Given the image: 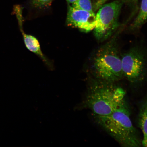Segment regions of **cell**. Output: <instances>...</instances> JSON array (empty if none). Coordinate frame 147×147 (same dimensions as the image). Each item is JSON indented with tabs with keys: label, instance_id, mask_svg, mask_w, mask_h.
I'll return each mask as SVG.
<instances>
[{
	"label": "cell",
	"instance_id": "obj_8",
	"mask_svg": "<svg viewBox=\"0 0 147 147\" xmlns=\"http://www.w3.org/2000/svg\"><path fill=\"white\" fill-rule=\"evenodd\" d=\"M138 121L143 135L142 145L147 147V97L140 107Z\"/></svg>",
	"mask_w": 147,
	"mask_h": 147
},
{
	"label": "cell",
	"instance_id": "obj_9",
	"mask_svg": "<svg viewBox=\"0 0 147 147\" xmlns=\"http://www.w3.org/2000/svg\"><path fill=\"white\" fill-rule=\"evenodd\" d=\"M147 21V0H142L140 10L131 25V30H138Z\"/></svg>",
	"mask_w": 147,
	"mask_h": 147
},
{
	"label": "cell",
	"instance_id": "obj_5",
	"mask_svg": "<svg viewBox=\"0 0 147 147\" xmlns=\"http://www.w3.org/2000/svg\"><path fill=\"white\" fill-rule=\"evenodd\" d=\"M124 77L129 81L136 83L147 75V55L142 47L135 46L121 55Z\"/></svg>",
	"mask_w": 147,
	"mask_h": 147
},
{
	"label": "cell",
	"instance_id": "obj_12",
	"mask_svg": "<svg viewBox=\"0 0 147 147\" xmlns=\"http://www.w3.org/2000/svg\"><path fill=\"white\" fill-rule=\"evenodd\" d=\"M66 1H67L68 3H72L74 2L75 1H77V0H66Z\"/></svg>",
	"mask_w": 147,
	"mask_h": 147
},
{
	"label": "cell",
	"instance_id": "obj_2",
	"mask_svg": "<svg viewBox=\"0 0 147 147\" xmlns=\"http://www.w3.org/2000/svg\"><path fill=\"white\" fill-rule=\"evenodd\" d=\"M94 117L97 123L121 146L139 147L142 146V141L132 124L126 101L109 115Z\"/></svg>",
	"mask_w": 147,
	"mask_h": 147
},
{
	"label": "cell",
	"instance_id": "obj_4",
	"mask_svg": "<svg viewBox=\"0 0 147 147\" xmlns=\"http://www.w3.org/2000/svg\"><path fill=\"white\" fill-rule=\"evenodd\" d=\"M123 3V0H116L103 5L96 15L94 34L102 42L111 37L119 26V18Z\"/></svg>",
	"mask_w": 147,
	"mask_h": 147
},
{
	"label": "cell",
	"instance_id": "obj_13",
	"mask_svg": "<svg viewBox=\"0 0 147 147\" xmlns=\"http://www.w3.org/2000/svg\"><path fill=\"white\" fill-rule=\"evenodd\" d=\"M130 1H132L136 2L137 1H138V0H130Z\"/></svg>",
	"mask_w": 147,
	"mask_h": 147
},
{
	"label": "cell",
	"instance_id": "obj_3",
	"mask_svg": "<svg viewBox=\"0 0 147 147\" xmlns=\"http://www.w3.org/2000/svg\"><path fill=\"white\" fill-rule=\"evenodd\" d=\"M116 35L97 49L94 56L92 70L94 78L115 83L124 78L121 55Z\"/></svg>",
	"mask_w": 147,
	"mask_h": 147
},
{
	"label": "cell",
	"instance_id": "obj_11",
	"mask_svg": "<svg viewBox=\"0 0 147 147\" xmlns=\"http://www.w3.org/2000/svg\"><path fill=\"white\" fill-rule=\"evenodd\" d=\"M53 0H31L30 4L34 8L42 9L50 6Z\"/></svg>",
	"mask_w": 147,
	"mask_h": 147
},
{
	"label": "cell",
	"instance_id": "obj_6",
	"mask_svg": "<svg viewBox=\"0 0 147 147\" xmlns=\"http://www.w3.org/2000/svg\"><path fill=\"white\" fill-rule=\"evenodd\" d=\"M66 22L68 26L88 32L95 28L96 14L94 12L75 8L69 5Z\"/></svg>",
	"mask_w": 147,
	"mask_h": 147
},
{
	"label": "cell",
	"instance_id": "obj_7",
	"mask_svg": "<svg viewBox=\"0 0 147 147\" xmlns=\"http://www.w3.org/2000/svg\"><path fill=\"white\" fill-rule=\"evenodd\" d=\"M13 13L16 15L17 18L19 28L22 34L24 41L27 48L29 50L38 55L46 64H49L47 59L42 52L38 40L34 36L27 34L24 32L23 28V19L22 9L17 8L15 9Z\"/></svg>",
	"mask_w": 147,
	"mask_h": 147
},
{
	"label": "cell",
	"instance_id": "obj_1",
	"mask_svg": "<svg viewBox=\"0 0 147 147\" xmlns=\"http://www.w3.org/2000/svg\"><path fill=\"white\" fill-rule=\"evenodd\" d=\"M91 79L84 98L76 109H89L94 116H106L125 102V92L115 83Z\"/></svg>",
	"mask_w": 147,
	"mask_h": 147
},
{
	"label": "cell",
	"instance_id": "obj_10",
	"mask_svg": "<svg viewBox=\"0 0 147 147\" xmlns=\"http://www.w3.org/2000/svg\"><path fill=\"white\" fill-rule=\"evenodd\" d=\"M71 6L75 8L94 12L91 0H77L72 3Z\"/></svg>",
	"mask_w": 147,
	"mask_h": 147
}]
</instances>
